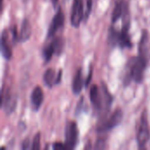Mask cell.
<instances>
[{"label": "cell", "instance_id": "4316f807", "mask_svg": "<svg viewBox=\"0 0 150 150\" xmlns=\"http://www.w3.org/2000/svg\"><path fill=\"white\" fill-rule=\"evenodd\" d=\"M61 78H62V70L60 69V70H59V73H58V76H57V77H56V84L59 83L61 82Z\"/></svg>", "mask_w": 150, "mask_h": 150}, {"label": "cell", "instance_id": "30bf717a", "mask_svg": "<svg viewBox=\"0 0 150 150\" xmlns=\"http://www.w3.org/2000/svg\"><path fill=\"white\" fill-rule=\"evenodd\" d=\"M43 91L40 86H36L31 95V103L34 111H38L43 103Z\"/></svg>", "mask_w": 150, "mask_h": 150}, {"label": "cell", "instance_id": "277c9868", "mask_svg": "<svg viewBox=\"0 0 150 150\" xmlns=\"http://www.w3.org/2000/svg\"><path fill=\"white\" fill-rule=\"evenodd\" d=\"M78 142V129L75 122L71 121L67 124L65 130V145L66 149H74Z\"/></svg>", "mask_w": 150, "mask_h": 150}, {"label": "cell", "instance_id": "8fae6325", "mask_svg": "<svg viewBox=\"0 0 150 150\" xmlns=\"http://www.w3.org/2000/svg\"><path fill=\"white\" fill-rule=\"evenodd\" d=\"M32 33V27L31 24L28 20V18H24L21 24V28H20V33L18 36V40L21 42H25L27 40H29L30 36Z\"/></svg>", "mask_w": 150, "mask_h": 150}, {"label": "cell", "instance_id": "52a82bcc", "mask_svg": "<svg viewBox=\"0 0 150 150\" xmlns=\"http://www.w3.org/2000/svg\"><path fill=\"white\" fill-rule=\"evenodd\" d=\"M90 99L94 109L100 114L103 109V96L102 92H99V89L97 84H93L90 90Z\"/></svg>", "mask_w": 150, "mask_h": 150}, {"label": "cell", "instance_id": "2e32d148", "mask_svg": "<svg viewBox=\"0 0 150 150\" xmlns=\"http://www.w3.org/2000/svg\"><path fill=\"white\" fill-rule=\"evenodd\" d=\"M123 6L124 4H122V2H118L113 9V11L112 13V22L114 24L116 23L120 17H122L123 15Z\"/></svg>", "mask_w": 150, "mask_h": 150}, {"label": "cell", "instance_id": "6da1fadb", "mask_svg": "<svg viewBox=\"0 0 150 150\" xmlns=\"http://www.w3.org/2000/svg\"><path fill=\"white\" fill-rule=\"evenodd\" d=\"M148 59L138 56L132 58L127 66V73L124 79L125 85H127L130 83L132 80H134L137 83H141L143 81L144 77V72L147 68Z\"/></svg>", "mask_w": 150, "mask_h": 150}, {"label": "cell", "instance_id": "cb8c5ba5", "mask_svg": "<svg viewBox=\"0 0 150 150\" xmlns=\"http://www.w3.org/2000/svg\"><path fill=\"white\" fill-rule=\"evenodd\" d=\"M53 149L54 150H62L66 149V145L65 143H62V142H55L53 145Z\"/></svg>", "mask_w": 150, "mask_h": 150}, {"label": "cell", "instance_id": "ac0fdd59", "mask_svg": "<svg viewBox=\"0 0 150 150\" xmlns=\"http://www.w3.org/2000/svg\"><path fill=\"white\" fill-rule=\"evenodd\" d=\"M51 43L53 44V46L54 47V51H55L56 54L60 55L64 48V40L62 38H55Z\"/></svg>", "mask_w": 150, "mask_h": 150}, {"label": "cell", "instance_id": "d4e9b609", "mask_svg": "<svg viewBox=\"0 0 150 150\" xmlns=\"http://www.w3.org/2000/svg\"><path fill=\"white\" fill-rule=\"evenodd\" d=\"M30 148V140L29 138H26L22 142V146H21V149L24 150L28 149Z\"/></svg>", "mask_w": 150, "mask_h": 150}, {"label": "cell", "instance_id": "4fadbf2b", "mask_svg": "<svg viewBox=\"0 0 150 150\" xmlns=\"http://www.w3.org/2000/svg\"><path fill=\"white\" fill-rule=\"evenodd\" d=\"M83 76H82V69H79L76 71L74 80H73V83H72L73 92L75 94H79L83 89Z\"/></svg>", "mask_w": 150, "mask_h": 150}, {"label": "cell", "instance_id": "ffe728a7", "mask_svg": "<svg viewBox=\"0 0 150 150\" xmlns=\"http://www.w3.org/2000/svg\"><path fill=\"white\" fill-rule=\"evenodd\" d=\"M106 148V141L105 138H98L94 146L95 149H104Z\"/></svg>", "mask_w": 150, "mask_h": 150}, {"label": "cell", "instance_id": "7a4b0ae2", "mask_svg": "<svg viewBox=\"0 0 150 150\" xmlns=\"http://www.w3.org/2000/svg\"><path fill=\"white\" fill-rule=\"evenodd\" d=\"M123 120V112L121 109H116L109 118H105L98 127V132L105 133L118 127Z\"/></svg>", "mask_w": 150, "mask_h": 150}, {"label": "cell", "instance_id": "83f0119b", "mask_svg": "<svg viewBox=\"0 0 150 150\" xmlns=\"http://www.w3.org/2000/svg\"><path fill=\"white\" fill-rule=\"evenodd\" d=\"M58 1H59V0H52V3H53L54 7H56V5H57V4H58Z\"/></svg>", "mask_w": 150, "mask_h": 150}, {"label": "cell", "instance_id": "5b68a950", "mask_svg": "<svg viewBox=\"0 0 150 150\" xmlns=\"http://www.w3.org/2000/svg\"><path fill=\"white\" fill-rule=\"evenodd\" d=\"M17 106V98L14 97L10 89H6L5 91H4V89L2 91V107L4 111V112L7 115L11 114Z\"/></svg>", "mask_w": 150, "mask_h": 150}, {"label": "cell", "instance_id": "5bb4252c", "mask_svg": "<svg viewBox=\"0 0 150 150\" xmlns=\"http://www.w3.org/2000/svg\"><path fill=\"white\" fill-rule=\"evenodd\" d=\"M43 81L48 88H52L56 84L55 71L53 69H47L43 75Z\"/></svg>", "mask_w": 150, "mask_h": 150}, {"label": "cell", "instance_id": "484cf974", "mask_svg": "<svg viewBox=\"0 0 150 150\" xmlns=\"http://www.w3.org/2000/svg\"><path fill=\"white\" fill-rule=\"evenodd\" d=\"M91 77H92V67L90 68L89 74H88V77L86 78V81H85V86H86V87L90 84V82H91Z\"/></svg>", "mask_w": 150, "mask_h": 150}, {"label": "cell", "instance_id": "d6986e66", "mask_svg": "<svg viewBox=\"0 0 150 150\" xmlns=\"http://www.w3.org/2000/svg\"><path fill=\"white\" fill-rule=\"evenodd\" d=\"M40 149V134L37 133L33 137V144H32V149L38 150Z\"/></svg>", "mask_w": 150, "mask_h": 150}, {"label": "cell", "instance_id": "8992f818", "mask_svg": "<svg viewBox=\"0 0 150 150\" xmlns=\"http://www.w3.org/2000/svg\"><path fill=\"white\" fill-rule=\"evenodd\" d=\"M83 16V0H74L70 16L71 25L76 28L79 27Z\"/></svg>", "mask_w": 150, "mask_h": 150}, {"label": "cell", "instance_id": "44dd1931", "mask_svg": "<svg viewBox=\"0 0 150 150\" xmlns=\"http://www.w3.org/2000/svg\"><path fill=\"white\" fill-rule=\"evenodd\" d=\"M86 3V10L84 12V18L85 19H87L90 16V13L91 11V8H92V0H85Z\"/></svg>", "mask_w": 150, "mask_h": 150}, {"label": "cell", "instance_id": "9c48e42d", "mask_svg": "<svg viewBox=\"0 0 150 150\" xmlns=\"http://www.w3.org/2000/svg\"><path fill=\"white\" fill-rule=\"evenodd\" d=\"M1 52L2 55L6 60H10L12 56V50L9 44L7 30H4L1 35Z\"/></svg>", "mask_w": 150, "mask_h": 150}, {"label": "cell", "instance_id": "7402d4cb", "mask_svg": "<svg viewBox=\"0 0 150 150\" xmlns=\"http://www.w3.org/2000/svg\"><path fill=\"white\" fill-rule=\"evenodd\" d=\"M83 107V98H81L77 105H76V116H78L81 112H82V109Z\"/></svg>", "mask_w": 150, "mask_h": 150}, {"label": "cell", "instance_id": "3957f363", "mask_svg": "<svg viewBox=\"0 0 150 150\" xmlns=\"http://www.w3.org/2000/svg\"><path fill=\"white\" fill-rule=\"evenodd\" d=\"M149 138V122L147 118V112L146 110L142 114L141 120H140V126L138 129L137 134V142L139 149H144L148 141Z\"/></svg>", "mask_w": 150, "mask_h": 150}, {"label": "cell", "instance_id": "e0dca14e", "mask_svg": "<svg viewBox=\"0 0 150 150\" xmlns=\"http://www.w3.org/2000/svg\"><path fill=\"white\" fill-rule=\"evenodd\" d=\"M54 53H55L54 47V46H53L52 43L49 44L48 46L45 47L43 48V50H42V55H43V58H44L45 62H49V61L51 60V58H52V56H53V54H54Z\"/></svg>", "mask_w": 150, "mask_h": 150}, {"label": "cell", "instance_id": "603a6c76", "mask_svg": "<svg viewBox=\"0 0 150 150\" xmlns=\"http://www.w3.org/2000/svg\"><path fill=\"white\" fill-rule=\"evenodd\" d=\"M11 34H12V41L14 43H16L18 40V33H17V26L16 25L12 26V28H11Z\"/></svg>", "mask_w": 150, "mask_h": 150}, {"label": "cell", "instance_id": "7c38bea8", "mask_svg": "<svg viewBox=\"0 0 150 150\" xmlns=\"http://www.w3.org/2000/svg\"><path fill=\"white\" fill-rule=\"evenodd\" d=\"M148 54H149V33L146 30H144L142 32V38L139 43V55L148 59Z\"/></svg>", "mask_w": 150, "mask_h": 150}, {"label": "cell", "instance_id": "9a60e30c", "mask_svg": "<svg viewBox=\"0 0 150 150\" xmlns=\"http://www.w3.org/2000/svg\"><path fill=\"white\" fill-rule=\"evenodd\" d=\"M120 33L118 32L113 26H111L109 29V33H108V43L112 46L115 47L116 45H118L119 43V38H120Z\"/></svg>", "mask_w": 150, "mask_h": 150}, {"label": "cell", "instance_id": "ba28073f", "mask_svg": "<svg viewBox=\"0 0 150 150\" xmlns=\"http://www.w3.org/2000/svg\"><path fill=\"white\" fill-rule=\"evenodd\" d=\"M63 23H64V14L62 13L61 8H59L52 20V23H51L49 28H48L47 38L53 37L56 33V32L63 26Z\"/></svg>", "mask_w": 150, "mask_h": 150}]
</instances>
